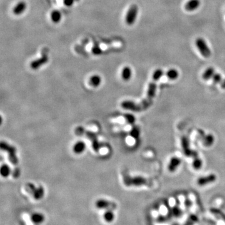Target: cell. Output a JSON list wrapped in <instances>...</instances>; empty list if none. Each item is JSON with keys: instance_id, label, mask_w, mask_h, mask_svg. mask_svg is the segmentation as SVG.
Returning <instances> with one entry per match:
<instances>
[{"instance_id": "cell-1", "label": "cell", "mask_w": 225, "mask_h": 225, "mask_svg": "<svg viewBox=\"0 0 225 225\" xmlns=\"http://www.w3.org/2000/svg\"><path fill=\"white\" fill-rule=\"evenodd\" d=\"M157 81L158 80L153 79L152 82H151L148 85L146 98L141 103H136L131 101H124L121 103L122 108L125 110H129L135 112H140L148 108L151 105L153 100L156 96Z\"/></svg>"}, {"instance_id": "cell-2", "label": "cell", "mask_w": 225, "mask_h": 225, "mask_svg": "<svg viewBox=\"0 0 225 225\" xmlns=\"http://www.w3.org/2000/svg\"><path fill=\"white\" fill-rule=\"evenodd\" d=\"M75 133L78 136H84L92 142V146L95 151L98 152L100 148L101 147V144L99 143L97 135L92 132L84 129L83 127H78L75 129Z\"/></svg>"}, {"instance_id": "cell-3", "label": "cell", "mask_w": 225, "mask_h": 225, "mask_svg": "<svg viewBox=\"0 0 225 225\" xmlns=\"http://www.w3.org/2000/svg\"><path fill=\"white\" fill-rule=\"evenodd\" d=\"M123 179L124 184L127 187H138L142 185H145L148 183V181L146 178L142 176L132 177L127 174L126 172L123 173Z\"/></svg>"}, {"instance_id": "cell-4", "label": "cell", "mask_w": 225, "mask_h": 225, "mask_svg": "<svg viewBox=\"0 0 225 225\" xmlns=\"http://www.w3.org/2000/svg\"><path fill=\"white\" fill-rule=\"evenodd\" d=\"M0 147L3 151H5L7 152L8 155V158L10 161L15 164L16 165L18 163V159L16 156V149L15 147L10 145L6 142H2L1 144H0Z\"/></svg>"}, {"instance_id": "cell-5", "label": "cell", "mask_w": 225, "mask_h": 225, "mask_svg": "<svg viewBox=\"0 0 225 225\" xmlns=\"http://www.w3.org/2000/svg\"><path fill=\"white\" fill-rule=\"evenodd\" d=\"M25 187L26 191L28 193L31 194L36 200H41L44 195V190L41 186L36 187L34 184L28 183L25 185Z\"/></svg>"}, {"instance_id": "cell-6", "label": "cell", "mask_w": 225, "mask_h": 225, "mask_svg": "<svg viewBox=\"0 0 225 225\" xmlns=\"http://www.w3.org/2000/svg\"><path fill=\"white\" fill-rule=\"evenodd\" d=\"M196 45L198 50L200 51V52L201 53V54L203 57L206 58L210 57L211 55V50L209 48L206 41L203 38H197L196 40Z\"/></svg>"}, {"instance_id": "cell-7", "label": "cell", "mask_w": 225, "mask_h": 225, "mask_svg": "<svg viewBox=\"0 0 225 225\" xmlns=\"http://www.w3.org/2000/svg\"><path fill=\"white\" fill-rule=\"evenodd\" d=\"M138 13V7L136 5H133L129 9L126 16V22L128 25H132L136 21Z\"/></svg>"}, {"instance_id": "cell-8", "label": "cell", "mask_w": 225, "mask_h": 225, "mask_svg": "<svg viewBox=\"0 0 225 225\" xmlns=\"http://www.w3.org/2000/svg\"><path fill=\"white\" fill-rule=\"evenodd\" d=\"M96 206L98 209H112L114 210L116 208V205L114 202L108 201L104 199H100L98 201H97Z\"/></svg>"}, {"instance_id": "cell-9", "label": "cell", "mask_w": 225, "mask_h": 225, "mask_svg": "<svg viewBox=\"0 0 225 225\" xmlns=\"http://www.w3.org/2000/svg\"><path fill=\"white\" fill-rule=\"evenodd\" d=\"M182 145L184 153L187 156H192L194 158L198 157V155L196 151H193L190 148L189 141L187 137H183L182 139Z\"/></svg>"}, {"instance_id": "cell-10", "label": "cell", "mask_w": 225, "mask_h": 225, "mask_svg": "<svg viewBox=\"0 0 225 225\" xmlns=\"http://www.w3.org/2000/svg\"><path fill=\"white\" fill-rule=\"evenodd\" d=\"M216 176L214 174H209L206 176H203L201 178H199L198 179L197 183L199 186H205L206 185H208L209 183H211L216 181Z\"/></svg>"}, {"instance_id": "cell-11", "label": "cell", "mask_w": 225, "mask_h": 225, "mask_svg": "<svg viewBox=\"0 0 225 225\" xmlns=\"http://www.w3.org/2000/svg\"><path fill=\"white\" fill-rule=\"evenodd\" d=\"M48 61V58L47 54L45 53V54L43 55V56L41 58L33 61L31 63V67L33 70H36V69L39 68L40 66H41L43 65L46 64Z\"/></svg>"}, {"instance_id": "cell-12", "label": "cell", "mask_w": 225, "mask_h": 225, "mask_svg": "<svg viewBox=\"0 0 225 225\" xmlns=\"http://www.w3.org/2000/svg\"><path fill=\"white\" fill-rule=\"evenodd\" d=\"M182 160L177 157H173L169 160V163L168 166V168L169 171L170 172H174L176 171L177 168L181 164Z\"/></svg>"}, {"instance_id": "cell-13", "label": "cell", "mask_w": 225, "mask_h": 225, "mask_svg": "<svg viewBox=\"0 0 225 225\" xmlns=\"http://www.w3.org/2000/svg\"><path fill=\"white\" fill-rule=\"evenodd\" d=\"M200 0H190L185 5V9L188 11H193L197 10L200 6Z\"/></svg>"}, {"instance_id": "cell-14", "label": "cell", "mask_w": 225, "mask_h": 225, "mask_svg": "<svg viewBox=\"0 0 225 225\" xmlns=\"http://www.w3.org/2000/svg\"><path fill=\"white\" fill-rule=\"evenodd\" d=\"M31 219L36 224H39L43 223L45 220V216L41 213H34L31 216Z\"/></svg>"}, {"instance_id": "cell-15", "label": "cell", "mask_w": 225, "mask_h": 225, "mask_svg": "<svg viewBox=\"0 0 225 225\" xmlns=\"http://www.w3.org/2000/svg\"><path fill=\"white\" fill-rule=\"evenodd\" d=\"M26 8V3L24 2H21L18 3L16 5V7L13 8V13H14V14H15L16 15H21L25 11Z\"/></svg>"}, {"instance_id": "cell-16", "label": "cell", "mask_w": 225, "mask_h": 225, "mask_svg": "<svg viewBox=\"0 0 225 225\" xmlns=\"http://www.w3.org/2000/svg\"><path fill=\"white\" fill-rule=\"evenodd\" d=\"M85 148L86 144L83 142H78L74 145L73 150L76 154H81L84 151Z\"/></svg>"}, {"instance_id": "cell-17", "label": "cell", "mask_w": 225, "mask_h": 225, "mask_svg": "<svg viewBox=\"0 0 225 225\" xmlns=\"http://www.w3.org/2000/svg\"><path fill=\"white\" fill-rule=\"evenodd\" d=\"M115 218V215L112 209L106 210L103 214V219L107 223H111L114 221Z\"/></svg>"}, {"instance_id": "cell-18", "label": "cell", "mask_w": 225, "mask_h": 225, "mask_svg": "<svg viewBox=\"0 0 225 225\" xmlns=\"http://www.w3.org/2000/svg\"><path fill=\"white\" fill-rule=\"evenodd\" d=\"M89 84L93 87H98L101 83V78L98 75H94L89 78Z\"/></svg>"}, {"instance_id": "cell-19", "label": "cell", "mask_w": 225, "mask_h": 225, "mask_svg": "<svg viewBox=\"0 0 225 225\" xmlns=\"http://www.w3.org/2000/svg\"><path fill=\"white\" fill-rule=\"evenodd\" d=\"M215 73H216L215 70L213 67H209V68H207L203 74L202 76H203V79L206 80V81L210 79L211 78H213V76Z\"/></svg>"}, {"instance_id": "cell-20", "label": "cell", "mask_w": 225, "mask_h": 225, "mask_svg": "<svg viewBox=\"0 0 225 225\" xmlns=\"http://www.w3.org/2000/svg\"><path fill=\"white\" fill-rule=\"evenodd\" d=\"M121 76H122V78L124 80V81H128L131 79V76H132V71L131 69L128 67V66H126L123 69L122 71V73H121Z\"/></svg>"}, {"instance_id": "cell-21", "label": "cell", "mask_w": 225, "mask_h": 225, "mask_svg": "<svg viewBox=\"0 0 225 225\" xmlns=\"http://www.w3.org/2000/svg\"><path fill=\"white\" fill-rule=\"evenodd\" d=\"M167 77L171 80H175L179 76V73L176 69H170L166 72Z\"/></svg>"}, {"instance_id": "cell-22", "label": "cell", "mask_w": 225, "mask_h": 225, "mask_svg": "<svg viewBox=\"0 0 225 225\" xmlns=\"http://www.w3.org/2000/svg\"><path fill=\"white\" fill-rule=\"evenodd\" d=\"M51 18L53 22L55 23H58L61 21V14L58 11H54L52 13Z\"/></svg>"}, {"instance_id": "cell-23", "label": "cell", "mask_w": 225, "mask_h": 225, "mask_svg": "<svg viewBox=\"0 0 225 225\" xmlns=\"http://www.w3.org/2000/svg\"><path fill=\"white\" fill-rule=\"evenodd\" d=\"M11 168L7 164H3L1 167V174L3 177H8L11 173Z\"/></svg>"}, {"instance_id": "cell-24", "label": "cell", "mask_w": 225, "mask_h": 225, "mask_svg": "<svg viewBox=\"0 0 225 225\" xmlns=\"http://www.w3.org/2000/svg\"><path fill=\"white\" fill-rule=\"evenodd\" d=\"M214 142V137L212 136L211 134H208L205 137L203 143L206 146H211Z\"/></svg>"}, {"instance_id": "cell-25", "label": "cell", "mask_w": 225, "mask_h": 225, "mask_svg": "<svg viewBox=\"0 0 225 225\" xmlns=\"http://www.w3.org/2000/svg\"><path fill=\"white\" fill-rule=\"evenodd\" d=\"M202 165H203V162L199 157L194 158V160L193 162V166L195 169H199L202 167Z\"/></svg>"}, {"instance_id": "cell-26", "label": "cell", "mask_w": 225, "mask_h": 225, "mask_svg": "<svg viewBox=\"0 0 225 225\" xmlns=\"http://www.w3.org/2000/svg\"><path fill=\"white\" fill-rule=\"evenodd\" d=\"M163 75V71L161 69H157L153 74V79L159 80Z\"/></svg>"}, {"instance_id": "cell-27", "label": "cell", "mask_w": 225, "mask_h": 225, "mask_svg": "<svg viewBox=\"0 0 225 225\" xmlns=\"http://www.w3.org/2000/svg\"><path fill=\"white\" fill-rule=\"evenodd\" d=\"M212 79H213V81L214 83L219 84H221V83L223 80V78H222L221 74H219V73H214V74L213 75Z\"/></svg>"}, {"instance_id": "cell-28", "label": "cell", "mask_w": 225, "mask_h": 225, "mask_svg": "<svg viewBox=\"0 0 225 225\" xmlns=\"http://www.w3.org/2000/svg\"><path fill=\"white\" fill-rule=\"evenodd\" d=\"M140 129L137 127H134L130 131V135L134 138H138L140 136Z\"/></svg>"}, {"instance_id": "cell-29", "label": "cell", "mask_w": 225, "mask_h": 225, "mask_svg": "<svg viewBox=\"0 0 225 225\" xmlns=\"http://www.w3.org/2000/svg\"><path fill=\"white\" fill-rule=\"evenodd\" d=\"M124 118L129 124H134V123L135 122V117L133 115L126 114V115H124Z\"/></svg>"}, {"instance_id": "cell-30", "label": "cell", "mask_w": 225, "mask_h": 225, "mask_svg": "<svg viewBox=\"0 0 225 225\" xmlns=\"http://www.w3.org/2000/svg\"><path fill=\"white\" fill-rule=\"evenodd\" d=\"M64 5L66 7H71L74 3V0H63Z\"/></svg>"}, {"instance_id": "cell-31", "label": "cell", "mask_w": 225, "mask_h": 225, "mask_svg": "<svg viewBox=\"0 0 225 225\" xmlns=\"http://www.w3.org/2000/svg\"><path fill=\"white\" fill-rule=\"evenodd\" d=\"M20 174V170L18 169H16L15 171V172H14V173H13V176L15 177V178H18V176H19V175Z\"/></svg>"}, {"instance_id": "cell-32", "label": "cell", "mask_w": 225, "mask_h": 225, "mask_svg": "<svg viewBox=\"0 0 225 225\" xmlns=\"http://www.w3.org/2000/svg\"><path fill=\"white\" fill-rule=\"evenodd\" d=\"M220 86L223 89H225V79H223V80L220 84Z\"/></svg>"}]
</instances>
